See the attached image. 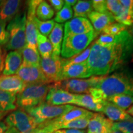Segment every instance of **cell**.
Here are the masks:
<instances>
[{"mask_svg": "<svg viewBox=\"0 0 133 133\" xmlns=\"http://www.w3.org/2000/svg\"><path fill=\"white\" fill-rule=\"evenodd\" d=\"M92 1V5L93 10L94 11L101 13H107L109 12L106 6V1L104 0H94Z\"/></svg>", "mask_w": 133, "mask_h": 133, "instance_id": "41", "label": "cell"}, {"mask_svg": "<svg viewBox=\"0 0 133 133\" xmlns=\"http://www.w3.org/2000/svg\"><path fill=\"white\" fill-rule=\"evenodd\" d=\"M113 123L104 114L94 113L88 123L87 133H111Z\"/></svg>", "mask_w": 133, "mask_h": 133, "instance_id": "15", "label": "cell"}, {"mask_svg": "<svg viewBox=\"0 0 133 133\" xmlns=\"http://www.w3.org/2000/svg\"><path fill=\"white\" fill-rule=\"evenodd\" d=\"M17 75L26 84H49L39 65H33L22 62Z\"/></svg>", "mask_w": 133, "mask_h": 133, "instance_id": "10", "label": "cell"}, {"mask_svg": "<svg viewBox=\"0 0 133 133\" xmlns=\"http://www.w3.org/2000/svg\"><path fill=\"white\" fill-rule=\"evenodd\" d=\"M8 128L7 124L5 123L4 121H0V133H4Z\"/></svg>", "mask_w": 133, "mask_h": 133, "instance_id": "46", "label": "cell"}, {"mask_svg": "<svg viewBox=\"0 0 133 133\" xmlns=\"http://www.w3.org/2000/svg\"><path fill=\"white\" fill-rule=\"evenodd\" d=\"M4 59L5 55L3 52L1 53L0 54V76L1 75V74H2L3 71V69H4Z\"/></svg>", "mask_w": 133, "mask_h": 133, "instance_id": "45", "label": "cell"}, {"mask_svg": "<svg viewBox=\"0 0 133 133\" xmlns=\"http://www.w3.org/2000/svg\"><path fill=\"white\" fill-rule=\"evenodd\" d=\"M104 76H93L88 79H69L54 83V85L71 94H89L91 88H94Z\"/></svg>", "mask_w": 133, "mask_h": 133, "instance_id": "8", "label": "cell"}, {"mask_svg": "<svg viewBox=\"0 0 133 133\" xmlns=\"http://www.w3.org/2000/svg\"><path fill=\"white\" fill-rule=\"evenodd\" d=\"M76 99V94H71L54 84H51L46 98V102L52 105H64L75 104Z\"/></svg>", "mask_w": 133, "mask_h": 133, "instance_id": "12", "label": "cell"}, {"mask_svg": "<svg viewBox=\"0 0 133 133\" xmlns=\"http://www.w3.org/2000/svg\"><path fill=\"white\" fill-rule=\"evenodd\" d=\"M16 95L0 89V112H8L16 109Z\"/></svg>", "mask_w": 133, "mask_h": 133, "instance_id": "26", "label": "cell"}, {"mask_svg": "<svg viewBox=\"0 0 133 133\" xmlns=\"http://www.w3.org/2000/svg\"><path fill=\"white\" fill-rule=\"evenodd\" d=\"M74 107L75 106L72 105H52L44 102L35 107L24 110L32 116L38 125L45 121L57 118Z\"/></svg>", "mask_w": 133, "mask_h": 133, "instance_id": "6", "label": "cell"}, {"mask_svg": "<svg viewBox=\"0 0 133 133\" xmlns=\"http://www.w3.org/2000/svg\"><path fill=\"white\" fill-rule=\"evenodd\" d=\"M63 25L56 23L49 35V39L52 46V54L60 56L64 35Z\"/></svg>", "mask_w": 133, "mask_h": 133, "instance_id": "22", "label": "cell"}, {"mask_svg": "<svg viewBox=\"0 0 133 133\" xmlns=\"http://www.w3.org/2000/svg\"><path fill=\"white\" fill-rule=\"evenodd\" d=\"M92 76L87 62L62 66L58 82L69 79H81Z\"/></svg>", "mask_w": 133, "mask_h": 133, "instance_id": "13", "label": "cell"}, {"mask_svg": "<svg viewBox=\"0 0 133 133\" xmlns=\"http://www.w3.org/2000/svg\"><path fill=\"white\" fill-rule=\"evenodd\" d=\"M22 64V56L21 51H11L6 54L4 59L3 75H16Z\"/></svg>", "mask_w": 133, "mask_h": 133, "instance_id": "17", "label": "cell"}, {"mask_svg": "<svg viewBox=\"0 0 133 133\" xmlns=\"http://www.w3.org/2000/svg\"><path fill=\"white\" fill-rule=\"evenodd\" d=\"M22 4V1L19 0L3 1L0 8V21L6 24L10 22L20 13Z\"/></svg>", "mask_w": 133, "mask_h": 133, "instance_id": "19", "label": "cell"}, {"mask_svg": "<svg viewBox=\"0 0 133 133\" xmlns=\"http://www.w3.org/2000/svg\"><path fill=\"white\" fill-rule=\"evenodd\" d=\"M8 112H0V121L6 115L8 114Z\"/></svg>", "mask_w": 133, "mask_h": 133, "instance_id": "51", "label": "cell"}, {"mask_svg": "<svg viewBox=\"0 0 133 133\" xmlns=\"http://www.w3.org/2000/svg\"><path fill=\"white\" fill-rule=\"evenodd\" d=\"M6 23L0 21V46H4L9 40V34L6 30Z\"/></svg>", "mask_w": 133, "mask_h": 133, "instance_id": "39", "label": "cell"}, {"mask_svg": "<svg viewBox=\"0 0 133 133\" xmlns=\"http://www.w3.org/2000/svg\"><path fill=\"white\" fill-rule=\"evenodd\" d=\"M112 130H117L122 133H133V120L113 123Z\"/></svg>", "mask_w": 133, "mask_h": 133, "instance_id": "36", "label": "cell"}, {"mask_svg": "<svg viewBox=\"0 0 133 133\" xmlns=\"http://www.w3.org/2000/svg\"><path fill=\"white\" fill-rule=\"evenodd\" d=\"M133 57V37L127 31L116 35L112 44L101 46L94 42L87 60L92 76H105L120 69Z\"/></svg>", "mask_w": 133, "mask_h": 133, "instance_id": "1", "label": "cell"}, {"mask_svg": "<svg viewBox=\"0 0 133 133\" xmlns=\"http://www.w3.org/2000/svg\"><path fill=\"white\" fill-rule=\"evenodd\" d=\"M93 11L92 1H78L74 6L75 17H88V16Z\"/></svg>", "mask_w": 133, "mask_h": 133, "instance_id": "29", "label": "cell"}, {"mask_svg": "<svg viewBox=\"0 0 133 133\" xmlns=\"http://www.w3.org/2000/svg\"><path fill=\"white\" fill-rule=\"evenodd\" d=\"M56 131V128L52 120H49L38 124L31 133H54Z\"/></svg>", "mask_w": 133, "mask_h": 133, "instance_id": "38", "label": "cell"}, {"mask_svg": "<svg viewBox=\"0 0 133 133\" xmlns=\"http://www.w3.org/2000/svg\"><path fill=\"white\" fill-rule=\"evenodd\" d=\"M128 26L123 24H119L118 22H114L109 25L107 27L102 31L103 34H107L112 36H116L120 34L121 32L127 30Z\"/></svg>", "mask_w": 133, "mask_h": 133, "instance_id": "35", "label": "cell"}, {"mask_svg": "<svg viewBox=\"0 0 133 133\" xmlns=\"http://www.w3.org/2000/svg\"><path fill=\"white\" fill-rule=\"evenodd\" d=\"M111 133H122V132H120V131H117V130H112Z\"/></svg>", "mask_w": 133, "mask_h": 133, "instance_id": "52", "label": "cell"}, {"mask_svg": "<svg viewBox=\"0 0 133 133\" xmlns=\"http://www.w3.org/2000/svg\"><path fill=\"white\" fill-rule=\"evenodd\" d=\"M105 101L93 97L89 94H76L75 105L85 108L88 110L102 112Z\"/></svg>", "mask_w": 133, "mask_h": 133, "instance_id": "18", "label": "cell"}, {"mask_svg": "<svg viewBox=\"0 0 133 133\" xmlns=\"http://www.w3.org/2000/svg\"><path fill=\"white\" fill-rule=\"evenodd\" d=\"M106 6L108 11L114 17L117 16L124 8L120 1L118 0H107L106 1Z\"/></svg>", "mask_w": 133, "mask_h": 133, "instance_id": "37", "label": "cell"}, {"mask_svg": "<svg viewBox=\"0 0 133 133\" xmlns=\"http://www.w3.org/2000/svg\"><path fill=\"white\" fill-rule=\"evenodd\" d=\"M26 11L19 13L11 21L7 26L9 40L5 45L6 51H21L26 44Z\"/></svg>", "mask_w": 133, "mask_h": 133, "instance_id": "3", "label": "cell"}, {"mask_svg": "<svg viewBox=\"0 0 133 133\" xmlns=\"http://www.w3.org/2000/svg\"><path fill=\"white\" fill-rule=\"evenodd\" d=\"M89 94L102 100L116 95L133 97V76L124 71H116L110 75L104 76L96 88L90 89Z\"/></svg>", "mask_w": 133, "mask_h": 133, "instance_id": "2", "label": "cell"}, {"mask_svg": "<svg viewBox=\"0 0 133 133\" xmlns=\"http://www.w3.org/2000/svg\"><path fill=\"white\" fill-rule=\"evenodd\" d=\"M3 3V1H0V8H1V5H2Z\"/></svg>", "mask_w": 133, "mask_h": 133, "instance_id": "53", "label": "cell"}, {"mask_svg": "<svg viewBox=\"0 0 133 133\" xmlns=\"http://www.w3.org/2000/svg\"><path fill=\"white\" fill-rule=\"evenodd\" d=\"M77 1L76 0H65L64 1V3L71 7V6H74L76 4Z\"/></svg>", "mask_w": 133, "mask_h": 133, "instance_id": "47", "label": "cell"}, {"mask_svg": "<svg viewBox=\"0 0 133 133\" xmlns=\"http://www.w3.org/2000/svg\"><path fill=\"white\" fill-rule=\"evenodd\" d=\"M54 16V11L49 3L41 1L36 10V17L40 21H46L51 20Z\"/></svg>", "mask_w": 133, "mask_h": 133, "instance_id": "28", "label": "cell"}, {"mask_svg": "<svg viewBox=\"0 0 133 133\" xmlns=\"http://www.w3.org/2000/svg\"><path fill=\"white\" fill-rule=\"evenodd\" d=\"M94 113L91 112V114L87 116L79 118L74 119V120L68 121V122L62 123L61 124H56L54 121H52L54 123L56 131L61 129H83L88 127V123L91 118L92 117Z\"/></svg>", "mask_w": 133, "mask_h": 133, "instance_id": "23", "label": "cell"}, {"mask_svg": "<svg viewBox=\"0 0 133 133\" xmlns=\"http://www.w3.org/2000/svg\"><path fill=\"white\" fill-rule=\"evenodd\" d=\"M116 36H112L107 34H102L99 36L97 40L95 41L96 44L101 46H106L112 44L116 40Z\"/></svg>", "mask_w": 133, "mask_h": 133, "instance_id": "40", "label": "cell"}, {"mask_svg": "<svg viewBox=\"0 0 133 133\" xmlns=\"http://www.w3.org/2000/svg\"><path fill=\"white\" fill-rule=\"evenodd\" d=\"M73 14L74 12L72 8L69 5L64 4L62 9L57 12L54 21L57 22V24H62L71 19L73 17Z\"/></svg>", "mask_w": 133, "mask_h": 133, "instance_id": "33", "label": "cell"}, {"mask_svg": "<svg viewBox=\"0 0 133 133\" xmlns=\"http://www.w3.org/2000/svg\"><path fill=\"white\" fill-rule=\"evenodd\" d=\"M21 52L22 56L23 63L33 65H39L41 57L38 52L37 48H34L26 44Z\"/></svg>", "mask_w": 133, "mask_h": 133, "instance_id": "25", "label": "cell"}, {"mask_svg": "<svg viewBox=\"0 0 133 133\" xmlns=\"http://www.w3.org/2000/svg\"><path fill=\"white\" fill-rule=\"evenodd\" d=\"M26 85L17 75L0 76V89L6 92L17 94Z\"/></svg>", "mask_w": 133, "mask_h": 133, "instance_id": "16", "label": "cell"}, {"mask_svg": "<svg viewBox=\"0 0 133 133\" xmlns=\"http://www.w3.org/2000/svg\"><path fill=\"white\" fill-rule=\"evenodd\" d=\"M88 17L90 20L93 29L97 33L102 32L105 28L115 21L114 17L109 12L101 13L93 11L88 15Z\"/></svg>", "mask_w": 133, "mask_h": 133, "instance_id": "20", "label": "cell"}, {"mask_svg": "<svg viewBox=\"0 0 133 133\" xmlns=\"http://www.w3.org/2000/svg\"><path fill=\"white\" fill-rule=\"evenodd\" d=\"M114 19L118 23L123 24L128 27L131 26L133 25L132 10L124 8L122 11L117 16L114 17Z\"/></svg>", "mask_w": 133, "mask_h": 133, "instance_id": "34", "label": "cell"}, {"mask_svg": "<svg viewBox=\"0 0 133 133\" xmlns=\"http://www.w3.org/2000/svg\"><path fill=\"white\" fill-rule=\"evenodd\" d=\"M94 30L90 21L87 18L75 17L66 22L64 25V37L85 34Z\"/></svg>", "mask_w": 133, "mask_h": 133, "instance_id": "14", "label": "cell"}, {"mask_svg": "<svg viewBox=\"0 0 133 133\" xmlns=\"http://www.w3.org/2000/svg\"><path fill=\"white\" fill-rule=\"evenodd\" d=\"M91 112H89L86 109L75 106L74 109H71L69 112H66V114L62 115V116H59L57 118L52 119V121L56 124H61L62 123L68 122V121H72L74 119L79 118L87 116L91 114Z\"/></svg>", "mask_w": 133, "mask_h": 133, "instance_id": "24", "label": "cell"}, {"mask_svg": "<svg viewBox=\"0 0 133 133\" xmlns=\"http://www.w3.org/2000/svg\"><path fill=\"white\" fill-rule=\"evenodd\" d=\"M37 49L42 58L48 57L52 54V46L49 39L39 32L37 36Z\"/></svg>", "mask_w": 133, "mask_h": 133, "instance_id": "27", "label": "cell"}, {"mask_svg": "<svg viewBox=\"0 0 133 133\" xmlns=\"http://www.w3.org/2000/svg\"><path fill=\"white\" fill-rule=\"evenodd\" d=\"M97 35L98 33L93 30L85 34L64 37L61 52L62 58L69 59L82 52L92 43Z\"/></svg>", "mask_w": 133, "mask_h": 133, "instance_id": "5", "label": "cell"}, {"mask_svg": "<svg viewBox=\"0 0 133 133\" xmlns=\"http://www.w3.org/2000/svg\"><path fill=\"white\" fill-rule=\"evenodd\" d=\"M4 133H19V132L12 127H8L7 130L5 131Z\"/></svg>", "mask_w": 133, "mask_h": 133, "instance_id": "48", "label": "cell"}, {"mask_svg": "<svg viewBox=\"0 0 133 133\" xmlns=\"http://www.w3.org/2000/svg\"><path fill=\"white\" fill-rule=\"evenodd\" d=\"M51 84H26L16 95V105L21 109H25L35 107L46 101Z\"/></svg>", "mask_w": 133, "mask_h": 133, "instance_id": "4", "label": "cell"}, {"mask_svg": "<svg viewBox=\"0 0 133 133\" xmlns=\"http://www.w3.org/2000/svg\"><path fill=\"white\" fill-rule=\"evenodd\" d=\"M132 13H133V6H132Z\"/></svg>", "mask_w": 133, "mask_h": 133, "instance_id": "55", "label": "cell"}, {"mask_svg": "<svg viewBox=\"0 0 133 133\" xmlns=\"http://www.w3.org/2000/svg\"><path fill=\"white\" fill-rule=\"evenodd\" d=\"M54 133H86V132L82 129H61L54 131Z\"/></svg>", "mask_w": 133, "mask_h": 133, "instance_id": "43", "label": "cell"}, {"mask_svg": "<svg viewBox=\"0 0 133 133\" xmlns=\"http://www.w3.org/2000/svg\"><path fill=\"white\" fill-rule=\"evenodd\" d=\"M126 112H127L129 115L133 117V105H132L131 107H129L128 109L127 110H126Z\"/></svg>", "mask_w": 133, "mask_h": 133, "instance_id": "49", "label": "cell"}, {"mask_svg": "<svg viewBox=\"0 0 133 133\" xmlns=\"http://www.w3.org/2000/svg\"><path fill=\"white\" fill-rule=\"evenodd\" d=\"M49 2L54 9L59 12V11L63 8L64 5V1L62 0H50Z\"/></svg>", "mask_w": 133, "mask_h": 133, "instance_id": "42", "label": "cell"}, {"mask_svg": "<svg viewBox=\"0 0 133 133\" xmlns=\"http://www.w3.org/2000/svg\"><path fill=\"white\" fill-rule=\"evenodd\" d=\"M4 122L8 127L13 128L19 133H31L38 126L35 119L22 109L10 113Z\"/></svg>", "mask_w": 133, "mask_h": 133, "instance_id": "7", "label": "cell"}, {"mask_svg": "<svg viewBox=\"0 0 133 133\" xmlns=\"http://www.w3.org/2000/svg\"><path fill=\"white\" fill-rule=\"evenodd\" d=\"M127 31H128V33H129V34H130L133 37V25H131V26H129V27H128Z\"/></svg>", "mask_w": 133, "mask_h": 133, "instance_id": "50", "label": "cell"}, {"mask_svg": "<svg viewBox=\"0 0 133 133\" xmlns=\"http://www.w3.org/2000/svg\"><path fill=\"white\" fill-rule=\"evenodd\" d=\"M39 66L48 82H58L62 68V57L53 54L48 57H41Z\"/></svg>", "mask_w": 133, "mask_h": 133, "instance_id": "11", "label": "cell"}, {"mask_svg": "<svg viewBox=\"0 0 133 133\" xmlns=\"http://www.w3.org/2000/svg\"><path fill=\"white\" fill-rule=\"evenodd\" d=\"M92 44L93 43H91V45L88 46L82 52L76 55V56H74V57L69 58V59L62 58V66L67 65L81 64V63L87 62V60L88 57H89V54H90Z\"/></svg>", "mask_w": 133, "mask_h": 133, "instance_id": "31", "label": "cell"}, {"mask_svg": "<svg viewBox=\"0 0 133 133\" xmlns=\"http://www.w3.org/2000/svg\"><path fill=\"white\" fill-rule=\"evenodd\" d=\"M3 52H2V48H1V46H0V54H1V53H2Z\"/></svg>", "mask_w": 133, "mask_h": 133, "instance_id": "54", "label": "cell"}, {"mask_svg": "<svg viewBox=\"0 0 133 133\" xmlns=\"http://www.w3.org/2000/svg\"><path fill=\"white\" fill-rule=\"evenodd\" d=\"M102 113L112 121H123L133 120V117L129 115L126 110L120 109L106 100Z\"/></svg>", "mask_w": 133, "mask_h": 133, "instance_id": "21", "label": "cell"}, {"mask_svg": "<svg viewBox=\"0 0 133 133\" xmlns=\"http://www.w3.org/2000/svg\"><path fill=\"white\" fill-rule=\"evenodd\" d=\"M35 22L38 32L43 36H49L50 33L54 29L55 25V22L54 20H49V21H42L37 19L36 17Z\"/></svg>", "mask_w": 133, "mask_h": 133, "instance_id": "32", "label": "cell"}, {"mask_svg": "<svg viewBox=\"0 0 133 133\" xmlns=\"http://www.w3.org/2000/svg\"><path fill=\"white\" fill-rule=\"evenodd\" d=\"M41 0H31L28 1V11L26 14L25 34L26 44L37 48L38 31L36 26V10Z\"/></svg>", "mask_w": 133, "mask_h": 133, "instance_id": "9", "label": "cell"}, {"mask_svg": "<svg viewBox=\"0 0 133 133\" xmlns=\"http://www.w3.org/2000/svg\"><path fill=\"white\" fill-rule=\"evenodd\" d=\"M121 5L126 9L132 10L133 1L132 0H120Z\"/></svg>", "mask_w": 133, "mask_h": 133, "instance_id": "44", "label": "cell"}, {"mask_svg": "<svg viewBox=\"0 0 133 133\" xmlns=\"http://www.w3.org/2000/svg\"><path fill=\"white\" fill-rule=\"evenodd\" d=\"M107 101L124 110L133 105V97L128 95L114 96L108 98Z\"/></svg>", "mask_w": 133, "mask_h": 133, "instance_id": "30", "label": "cell"}]
</instances>
